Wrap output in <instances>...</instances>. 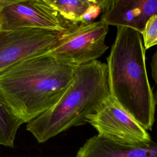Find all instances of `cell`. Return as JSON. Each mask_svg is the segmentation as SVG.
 Returning a JSON list of instances; mask_svg holds the SVG:
<instances>
[{
    "label": "cell",
    "instance_id": "obj_14",
    "mask_svg": "<svg viewBox=\"0 0 157 157\" xmlns=\"http://www.w3.org/2000/svg\"><path fill=\"white\" fill-rule=\"evenodd\" d=\"M153 96H154V99H155V104H156V105H157V89L153 93Z\"/></svg>",
    "mask_w": 157,
    "mask_h": 157
},
{
    "label": "cell",
    "instance_id": "obj_7",
    "mask_svg": "<svg viewBox=\"0 0 157 157\" xmlns=\"http://www.w3.org/2000/svg\"><path fill=\"white\" fill-rule=\"evenodd\" d=\"M75 25L64 20L46 0H0V30L39 28L64 33Z\"/></svg>",
    "mask_w": 157,
    "mask_h": 157
},
{
    "label": "cell",
    "instance_id": "obj_8",
    "mask_svg": "<svg viewBox=\"0 0 157 157\" xmlns=\"http://www.w3.org/2000/svg\"><path fill=\"white\" fill-rule=\"evenodd\" d=\"M157 14V0H109L101 20L107 25L132 28L142 34L147 20Z\"/></svg>",
    "mask_w": 157,
    "mask_h": 157
},
{
    "label": "cell",
    "instance_id": "obj_12",
    "mask_svg": "<svg viewBox=\"0 0 157 157\" xmlns=\"http://www.w3.org/2000/svg\"><path fill=\"white\" fill-rule=\"evenodd\" d=\"M141 35L145 50L157 45V14L147 20Z\"/></svg>",
    "mask_w": 157,
    "mask_h": 157
},
{
    "label": "cell",
    "instance_id": "obj_3",
    "mask_svg": "<svg viewBox=\"0 0 157 157\" xmlns=\"http://www.w3.org/2000/svg\"><path fill=\"white\" fill-rule=\"evenodd\" d=\"M110 96L107 63L95 60L77 66L72 81L59 100L27 123L26 130L39 143L69 129L86 123Z\"/></svg>",
    "mask_w": 157,
    "mask_h": 157
},
{
    "label": "cell",
    "instance_id": "obj_1",
    "mask_svg": "<svg viewBox=\"0 0 157 157\" xmlns=\"http://www.w3.org/2000/svg\"><path fill=\"white\" fill-rule=\"evenodd\" d=\"M77 67L49 53L27 59L0 72V95L13 115L28 123L59 100Z\"/></svg>",
    "mask_w": 157,
    "mask_h": 157
},
{
    "label": "cell",
    "instance_id": "obj_6",
    "mask_svg": "<svg viewBox=\"0 0 157 157\" xmlns=\"http://www.w3.org/2000/svg\"><path fill=\"white\" fill-rule=\"evenodd\" d=\"M64 33L39 28L0 30V72L27 59L48 53Z\"/></svg>",
    "mask_w": 157,
    "mask_h": 157
},
{
    "label": "cell",
    "instance_id": "obj_2",
    "mask_svg": "<svg viewBox=\"0 0 157 157\" xmlns=\"http://www.w3.org/2000/svg\"><path fill=\"white\" fill-rule=\"evenodd\" d=\"M117 28L107 58L110 95L145 130L151 131L156 104L141 34L128 27Z\"/></svg>",
    "mask_w": 157,
    "mask_h": 157
},
{
    "label": "cell",
    "instance_id": "obj_10",
    "mask_svg": "<svg viewBox=\"0 0 157 157\" xmlns=\"http://www.w3.org/2000/svg\"><path fill=\"white\" fill-rule=\"evenodd\" d=\"M47 3L66 21L80 23L82 17L93 0H46Z\"/></svg>",
    "mask_w": 157,
    "mask_h": 157
},
{
    "label": "cell",
    "instance_id": "obj_4",
    "mask_svg": "<svg viewBox=\"0 0 157 157\" xmlns=\"http://www.w3.org/2000/svg\"><path fill=\"white\" fill-rule=\"evenodd\" d=\"M98 135L115 144L145 147L153 141L149 133L110 95L94 113L86 118Z\"/></svg>",
    "mask_w": 157,
    "mask_h": 157
},
{
    "label": "cell",
    "instance_id": "obj_13",
    "mask_svg": "<svg viewBox=\"0 0 157 157\" xmlns=\"http://www.w3.org/2000/svg\"><path fill=\"white\" fill-rule=\"evenodd\" d=\"M151 74L153 79L157 84V49L154 52L150 61Z\"/></svg>",
    "mask_w": 157,
    "mask_h": 157
},
{
    "label": "cell",
    "instance_id": "obj_9",
    "mask_svg": "<svg viewBox=\"0 0 157 157\" xmlns=\"http://www.w3.org/2000/svg\"><path fill=\"white\" fill-rule=\"evenodd\" d=\"M75 157H157V143L145 147L124 146L98 134L86 140Z\"/></svg>",
    "mask_w": 157,
    "mask_h": 157
},
{
    "label": "cell",
    "instance_id": "obj_5",
    "mask_svg": "<svg viewBox=\"0 0 157 157\" xmlns=\"http://www.w3.org/2000/svg\"><path fill=\"white\" fill-rule=\"evenodd\" d=\"M108 32L109 25L101 20L75 25L48 53L75 66L89 63L97 60L108 49L105 44Z\"/></svg>",
    "mask_w": 157,
    "mask_h": 157
},
{
    "label": "cell",
    "instance_id": "obj_11",
    "mask_svg": "<svg viewBox=\"0 0 157 157\" xmlns=\"http://www.w3.org/2000/svg\"><path fill=\"white\" fill-rule=\"evenodd\" d=\"M21 124L0 95V145L13 147L17 131Z\"/></svg>",
    "mask_w": 157,
    "mask_h": 157
}]
</instances>
